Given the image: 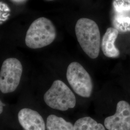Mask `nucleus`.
Wrapping results in <instances>:
<instances>
[{
    "label": "nucleus",
    "instance_id": "nucleus-12",
    "mask_svg": "<svg viewBox=\"0 0 130 130\" xmlns=\"http://www.w3.org/2000/svg\"><path fill=\"white\" fill-rule=\"evenodd\" d=\"M14 1H21V0H14Z\"/></svg>",
    "mask_w": 130,
    "mask_h": 130
},
{
    "label": "nucleus",
    "instance_id": "nucleus-10",
    "mask_svg": "<svg viewBox=\"0 0 130 130\" xmlns=\"http://www.w3.org/2000/svg\"><path fill=\"white\" fill-rule=\"evenodd\" d=\"M74 130H106L101 123L90 117L80 118L76 121L74 125Z\"/></svg>",
    "mask_w": 130,
    "mask_h": 130
},
{
    "label": "nucleus",
    "instance_id": "nucleus-8",
    "mask_svg": "<svg viewBox=\"0 0 130 130\" xmlns=\"http://www.w3.org/2000/svg\"><path fill=\"white\" fill-rule=\"evenodd\" d=\"M119 35V31L115 28L110 27L107 29L101 43V46L104 55L109 58L119 56L120 52L115 46V42Z\"/></svg>",
    "mask_w": 130,
    "mask_h": 130
},
{
    "label": "nucleus",
    "instance_id": "nucleus-9",
    "mask_svg": "<svg viewBox=\"0 0 130 130\" xmlns=\"http://www.w3.org/2000/svg\"><path fill=\"white\" fill-rule=\"evenodd\" d=\"M46 126L47 130H74V125L72 123L55 115L48 116Z\"/></svg>",
    "mask_w": 130,
    "mask_h": 130
},
{
    "label": "nucleus",
    "instance_id": "nucleus-4",
    "mask_svg": "<svg viewBox=\"0 0 130 130\" xmlns=\"http://www.w3.org/2000/svg\"><path fill=\"white\" fill-rule=\"evenodd\" d=\"M67 79L75 93L83 98H90L93 89L90 75L78 62H73L68 67Z\"/></svg>",
    "mask_w": 130,
    "mask_h": 130
},
{
    "label": "nucleus",
    "instance_id": "nucleus-11",
    "mask_svg": "<svg viewBox=\"0 0 130 130\" xmlns=\"http://www.w3.org/2000/svg\"><path fill=\"white\" fill-rule=\"evenodd\" d=\"M5 106V105L2 102V101H0V114H2L3 111V107Z\"/></svg>",
    "mask_w": 130,
    "mask_h": 130
},
{
    "label": "nucleus",
    "instance_id": "nucleus-13",
    "mask_svg": "<svg viewBox=\"0 0 130 130\" xmlns=\"http://www.w3.org/2000/svg\"><path fill=\"white\" fill-rule=\"evenodd\" d=\"M47 1H53V0H47Z\"/></svg>",
    "mask_w": 130,
    "mask_h": 130
},
{
    "label": "nucleus",
    "instance_id": "nucleus-3",
    "mask_svg": "<svg viewBox=\"0 0 130 130\" xmlns=\"http://www.w3.org/2000/svg\"><path fill=\"white\" fill-rule=\"evenodd\" d=\"M43 99L49 107L63 111L74 107L76 103L74 93L60 80L54 82L51 87L44 93Z\"/></svg>",
    "mask_w": 130,
    "mask_h": 130
},
{
    "label": "nucleus",
    "instance_id": "nucleus-1",
    "mask_svg": "<svg viewBox=\"0 0 130 130\" xmlns=\"http://www.w3.org/2000/svg\"><path fill=\"white\" fill-rule=\"evenodd\" d=\"M75 29L77 40L83 51L91 58H96L101 43L98 24L91 19L82 18L77 21Z\"/></svg>",
    "mask_w": 130,
    "mask_h": 130
},
{
    "label": "nucleus",
    "instance_id": "nucleus-5",
    "mask_svg": "<svg viewBox=\"0 0 130 130\" xmlns=\"http://www.w3.org/2000/svg\"><path fill=\"white\" fill-rule=\"evenodd\" d=\"M23 71L22 65L15 58L5 59L0 72V90L4 93H12L18 88Z\"/></svg>",
    "mask_w": 130,
    "mask_h": 130
},
{
    "label": "nucleus",
    "instance_id": "nucleus-6",
    "mask_svg": "<svg viewBox=\"0 0 130 130\" xmlns=\"http://www.w3.org/2000/svg\"><path fill=\"white\" fill-rule=\"evenodd\" d=\"M114 115L106 118L105 127L108 130H130V105L125 101H120L117 105Z\"/></svg>",
    "mask_w": 130,
    "mask_h": 130
},
{
    "label": "nucleus",
    "instance_id": "nucleus-7",
    "mask_svg": "<svg viewBox=\"0 0 130 130\" xmlns=\"http://www.w3.org/2000/svg\"><path fill=\"white\" fill-rule=\"evenodd\" d=\"M18 120L24 130H45V122L42 116L31 109H21L18 113Z\"/></svg>",
    "mask_w": 130,
    "mask_h": 130
},
{
    "label": "nucleus",
    "instance_id": "nucleus-2",
    "mask_svg": "<svg viewBox=\"0 0 130 130\" xmlns=\"http://www.w3.org/2000/svg\"><path fill=\"white\" fill-rule=\"evenodd\" d=\"M56 36V28L51 21L45 18H40L34 20L29 26L25 43L30 48H41L52 43Z\"/></svg>",
    "mask_w": 130,
    "mask_h": 130
}]
</instances>
